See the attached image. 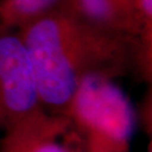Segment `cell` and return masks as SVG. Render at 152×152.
<instances>
[{
	"mask_svg": "<svg viewBox=\"0 0 152 152\" xmlns=\"http://www.w3.org/2000/svg\"><path fill=\"white\" fill-rule=\"evenodd\" d=\"M22 38L39 103L68 112L79 83L90 75L112 77L130 56L129 36L104 27L70 6L55 5L25 24Z\"/></svg>",
	"mask_w": 152,
	"mask_h": 152,
	"instance_id": "6da1fadb",
	"label": "cell"
},
{
	"mask_svg": "<svg viewBox=\"0 0 152 152\" xmlns=\"http://www.w3.org/2000/svg\"><path fill=\"white\" fill-rule=\"evenodd\" d=\"M66 113L85 139L83 152H127L135 130V114L112 77H85Z\"/></svg>",
	"mask_w": 152,
	"mask_h": 152,
	"instance_id": "7a4b0ae2",
	"label": "cell"
},
{
	"mask_svg": "<svg viewBox=\"0 0 152 152\" xmlns=\"http://www.w3.org/2000/svg\"><path fill=\"white\" fill-rule=\"evenodd\" d=\"M39 109L34 72L22 38L0 32V133Z\"/></svg>",
	"mask_w": 152,
	"mask_h": 152,
	"instance_id": "3957f363",
	"label": "cell"
},
{
	"mask_svg": "<svg viewBox=\"0 0 152 152\" xmlns=\"http://www.w3.org/2000/svg\"><path fill=\"white\" fill-rule=\"evenodd\" d=\"M65 122L39 109L2 133L0 152H69L61 141Z\"/></svg>",
	"mask_w": 152,
	"mask_h": 152,
	"instance_id": "277c9868",
	"label": "cell"
},
{
	"mask_svg": "<svg viewBox=\"0 0 152 152\" xmlns=\"http://www.w3.org/2000/svg\"><path fill=\"white\" fill-rule=\"evenodd\" d=\"M70 7L89 20L117 32L126 33L142 20L135 0H70Z\"/></svg>",
	"mask_w": 152,
	"mask_h": 152,
	"instance_id": "5b68a950",
	"label": "cell"
},
{
	"mask_svg": "<svg viewBox=\"0 0 152 152\" xmlns=\"http://www.w3.org/2000/svg\"><path fill=\"white\" fill-rule=\"evenodd\" d=\"M62 0H5L2 15L11 24H27Z\"/></svg>",
	"mask_w": 152,
	"mask_h": 152,
	"instance_id": "8992f818",
	"label": "cell"
},
{
	"mask_svg": "<svg viewBox=\"0 0 152 152\" xmlns=\"http://www.w3.org/2000/svg\"><path fill=\"white\" fill-rule=\"evenodd\" d=\"M136 8L142 19L149 20L152 16V0H135Z\"/></svg>",
	"mask_w": 152,
	"mask_h": 152,
	"instance_id": "52a82bcc",
	"label": "cell"
}]
</instances>
